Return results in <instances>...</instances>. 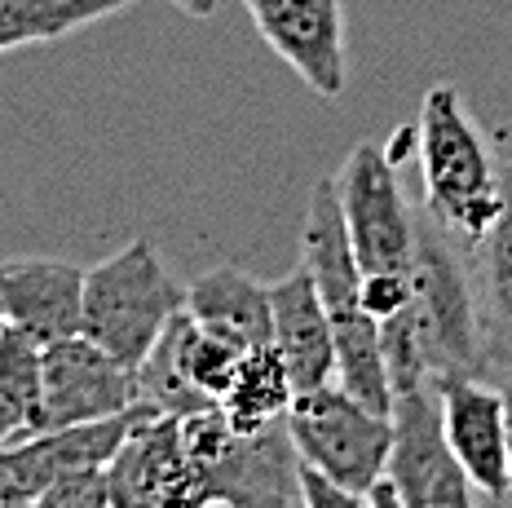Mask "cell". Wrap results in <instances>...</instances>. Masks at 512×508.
I'll return each mask as SVG.
<instances>
[{
	"label": "cell",
	"mask_w": 512,
	"mask_h": 508,
	"mask_svg": "<svg viewBox=\"0 0 512 508\" xmlns=\"http://www.w3.org/2000/svg\"><path fill=\"white\" fill-rule=\"evenodd\" d=\"M128 5L133 0H0V54L53 45V40L76 36Z\"/></svg>",
	"instance_id": "d6986e66"
},
{
	"label": "cell",
	"mask_w": 512,
	"mask_h": 508,
	"mask_svg": "<svg viewBox=\"0 0 512 508\" xmlns=\"http://www.w3.org/2000/svg\"><path fill=\"white\" fill-rule=\"evenodd\" d=\"M384 482L402 508H477V486L446 442L437 385L393 398V451Z\"/></svg>",
	"instance_id": "ba28073f"
},
{
	"label": "cell",
	"mask_w": 512,
	"mask_h": 508,
	"mask_svg": "<svg viewBox=\"0 0 512 508\" xmlns=\"http://www.w3.org/2000/svg\"><path fill=\"white\" fill-rule=\"evenodd\" d=\"M173 5L181 9V14H190V18H212L217 14V0H173Z\"/></svg>",
	"instance_id": "cb8c5ba5"
},
{
	"label": "cell",
	"mask_w": 512,
	"mask_h": 508,
	"mask_svg": "<svg viewBox=\"0 0 512 508\" xmlns=\"http://www.w3.org/2000/svg\"><path fill=\"white\" fill-rule=\"evenodd\" d=\"M371 504H376V508H402V504H398V495L389 491V482H380L376 491H371Z\"/></svg>",
	"instance_id": "d4e9b609"
},
{
	"label": "cell",
	"mask_w": 512,
	"mask_h": 508,
	"mask_svg": "<svg viewBox=\"0 0 512 508\" xmlns=\"http://www.w3.org/2000/svg\"><path fill=\"white\" fill-rule=\"evenodd\" d=\"M27 508H111V486L106 469H84L49 482L40 495H31Z\"/></svg>",
	"instance_id": "ffe728a7"
},
{
	"label": "cell",
	"mask_w": 512,
	"mask_h": 508,
	"mask_svg": "<svg viewBox=\"0 0 512 508\" xmlns=\"http://www.w3.org/2000/svg\"><path fill=\"white\" fill-rule=\"evenodd\" d=\"M5 327H9V314H5V305H0V332H5Z\"/></svg>",
	"instance_id": "4316f807"
},
{
	"label": "cell",
	"mask_w": 512,
	"mask_h": 508,
	"mask_svg": "<svg viewBox=\"0 0 512 508\" xmlns=\"http://www.w3.org/2000/svg\"><path fill=\"white\" fill-rule=\"evenodd\" d=\"M27 504H31V495L9 473H0V508H27Z\"/></svg>",
	"instance_id": "603a6c76"
},
{
	"label": "cell",
	"mask_w": 512,
	"mask_h": 508,
	"mask_svg": "<svg viewBox=\"0 0 512 508\" xmlns=\"http://www.w3.org/2000/svg\"><path fill=\"white\" fill-rule=\"evenodd\" d=\"M437 398H442L446 442L460 455L473 486L490 500H512L504 385L490 376H446L437 380Z\"/></svg>",
	"instance_id": "8fae6325"
},
{
	"label": "cell",
	"mask_w": 512,
	"mask_h": 508,
	"mask_svg": "<svg viewBox=\"0 0 512 508\" xmlns=\"http://www.w3.org/2000/svg\"><path fill=\"white\" fill-rule=\"evenodd\" d=\"M256 36L279 54L309 93L336 102L349 84L345 5L340 0H243Z\"/></svg>",
	"instance_id": "9c48e42d"
},
{
	"label": "cell",
	"mask_w": 512,
	"mask_h": 508,
	"mask_svg": "<svg viewBox=\"0 0 512 508\" xmlns=\"http://www.w3.org/2000/svg\"><path fill=\"white\" fill-rule=\"evenodd\" d=\"M190 319L208 332L226 336V341L256 349L274 341V296L270 283H261L243 266H217L199 274L186 288Z\"/></svg>",
	"instance_id": "9a60e30c"
},
{
	"label": "cell",
	"mask_w": 512,
	"mask_h": 508,
	"mask_svg": "<svg viewBox=\"0 0 512 508\" xmlns=\"http://www.w3.org/2000/svg\"><path fill=\"white\" fill-rule=\"evenodd\" d=\"M499 385H504V407H508V451H512V376H504Z\"/></svg>",
	"instance_id": "484cf974"
},
{
	"label": "cell",
	"mask_w": 512,
	"mask_h": 508,
	"mask_svg": "<svg viewBox=\"0 0 512 508\" xmlns=\"http://www.w3.org/2000/svg\"><path fill=\"white\" fill-rule=\"evenodd\" d=\"M137 407V372L93 336H62L45 345V429L111 420Z\"/></svg>",
	"instance_id": "30bf717a"
},
{
	"label": "cell",
	"mask_w": 512,
	"mask_h": 508,
	"mask_svg": "<svg viewBox=\"0 0 512 508\" xmlns=\"http://www.w3.org/2000/svg\"><path fill=\"white\" fill-rule=\"evenodd\" d=\"M142 402L124 416L111 420H89V425H71V429H45L27 442L0 447V473H9L27 495H40L49 482L67 478V473L84 469H106L115 460V451L124 447V438L133 433Z\"/></svg>",
	"instance_id": "7c38bea8"
},
{
	"label": "cell",
	"mask_w": 512,
	"mask_h": 508,
	"mask_svg": "<svg viewBox=\"0 0 512 508\" xmlns=\"http://www.w3.org/2000/svg\"><path fill=\"white\" fill-rule=\"evenodd\" d=\"M301 486H305V508H376L371 495L345 491V486H336L318 469H309V464H301Z\"/></svg>",
	"instance_id": "7402d4cb"
},
{
	"label": "cell",
	"mask_w": 512,
	"mask_h": 508,
	"mask_svg": "<svg viewBox=\"0 0 512 508\" xmlns=\"http://www.w3.org/2000/svg\"><path fill=\"white\" fill-rule=\"evenodd\" d=\"M186 310V288L151 239L124 243L115 257L84 270V319L80 332L111 349L120 363L137 367L151 358L168 323Z\"/></svg>",
	"instance_id": "277c9868"
},
{
	"label": "cell",
	"mask_w": 512,
	"mask_h": 508,
	"mask_svg": "<svg viewBox=\"0 0 512 508\" xmlns=\"http://www.w3.org/2000/svg\"><path fill=\"white\" fill-rule=\"evenodd\" d=\"M111 508H217L204 460L186 438L181 416L142 407L133 433L106 464Z\"/></svg>",
	"instance_id": "52a82bcc"
},
{
	"label": "cell",
	"mask_w": 512,
	"mask_h": 508,
	"mask_svg": "<svg viewBox=\"0 0 512 508\" xmlns=\"http://www.w3.org/2000/svg\"><path fill=\"white\" fill-rule=\"evenodd\" d=\"M45 433V345L5 327L0 332V447Z\"/></svg>",
	"instance_id": "2e32d148"
},
{
	"label": "cell",
	"mask_w": 512,
	"mask_h": 508,
	"mask_svg": "<svg viewBox=\"0 0 512 508\" xmlns=\"http://www.w3.org/2000/svg\"><path fill=\"white\" fill-rule=\"evenodd\" d=\"M301 243V261L314 274L318 296H323L327 319H332L336 332V380L367 407L393 416V385L389 363H384L380 323L362 305V266L354 257V243H349L336 177H318L314 190H309Z\"/></svg>",
	"instance_id": "7a4b0ae2"
},
{
	"label": "cell",
	"mask_w": 512,
	"mask_h": 508,
	"mask_svg": "<svg viewBox=\"0 0 512 508\" xmlns=\"http://www.w3.org/2000/svg\"><path fill=\"white\" fill-rule=\"evenodd\" d=\"M411 279H415V301L402 314H393V323L407 327L429 376L446 380V376L495 372L486 354L482 301L473 292V279H468L460 252H455V239L429 213H420V243H415Z\"/></svg>",
	"instance_id": "3957f363"
},
{
	"label": "cell",
	"mask_w": 512,
	"mask_h": 508,
	"mask_svg": "<svg viewBox=\"0 0 512 508\" xmlns=\"http://www.w3.org/2000/svg\"><path fill=\"white\" fill-rule=\"evenodd\" d=\"M0 305L9 327L36 336L40 345L76 336L84 319V270L49 257L0 261Z\"/></svg>",
	"instance_id": "4fadbf2b"
},
{
	"label": "cell",
	"mask_w": 512,
	"mask_h": 508,
	"mask_svg": "<svg viewBox=\"0 0 512 508\" xmlns=\"http://www.w3.org/2000/svg\"><path fill=\"white\" fill-rule=\"evenodd\" d=\"M292 402H296V380L287 372L279 345L270 341V345L248 349V354L239 358L234 380L226 385L217 407L239 433H256V429H270V425H279V420H287Z\"/></svg>",
	"instance_id": "e0dca14e"
},
{
	"label": "cell",
	"mask_w": 512,
	"mask_h": 508,
	"mask_svg": "<svg viewBox=\"0 0 512 508\" xmlns=\"http://www.w3.org/2000/svg\"><path fill=\"white\" fill-rule=\"evenodd\" d=\"M482 252V279H477V301H482V332L490 367L512 376V155H508V199L504 213L490 226V235L477 243Z\"/></svg>",
	"instance_id": "ac0fdd59"
},
{
	"label": "cell",
	"mask_w": 512,
	"mask_h": 508,
	"mask_svg": "<svg viewBox=\"0 0 512 508\" xmlns=\"http://www.w3.org/2000/svg\"><path fill=\"white\" fill-rule=\"evenodd\" d=\"M415 160H420L424 213L455 243L477 248L504 213L508 155L473 120L455 84H433L415 120Z\"/></svg>",
	"instance_id": "6da1fadb"
},
{
	"label": "cell",
	"mask_w": 512,
	"mask_h": 508,
	"mask_svg": "<svg viewBox=\"0 0 512 508\" xmlns=\"http://www.w3.org/2000/svg\"><path fill=\"white\" fill-rule=\"evenodd\" d=\"M287 433L301 451V464L318 469L345 491L371 495L384 482L393 451V416L367 407L340 380L296 394L287 411Z\"/></svg>",
	"instance_id": "5b68a950"
},
{
	"label": "cell",
	"mask_w": 512,
	"mask_h": 508,
	"mask_svg": "<svg viewBox=\"0 0 512 508\" xmlns=\"http://www.w3.org/2000/svg\"><path fill=\"white\" fill-rule=\"evenodd\" d=\"M336 182L362 274H407L420 243V213L402 195L398 164L389 160V151L376 142L354 146Z\"/></svg>",
	"instance_id": "8992f818"
},
{
	"label": "cell",
	"mask_w": 512,
	"mask_h": 508,
	"mask_svg": "<svg viewBox=\"0 0 512 508\" xmlns=\"http://www.w3.org/2000/svg\"><path fill=\"white\" fill-rule=\"evenodd\" d=\"M415 301V279L411 270L407 274H362V305L376 323L402 314L407 305Z\"/></svg>",
	"instance_id": "44dd1931"
},
{
	"label": "cell",
	"mask_w": 512,
	"mask_h": 508,
	"mask_svg": "<svg viewBox=\"0 0 512 508\" xmlns=\"http://www.w3.org/2000/svg\"><path fill=\"white\" fill-rule=\"evenodd\" d=\"M274 296V345H279L287 372L296 380V394L336 380V332L327 319V305L318 296V283L301 261L283 279L270 283Z\"/></svg>",
	"instance_id": "5bb4252c"
}]
</instances>
